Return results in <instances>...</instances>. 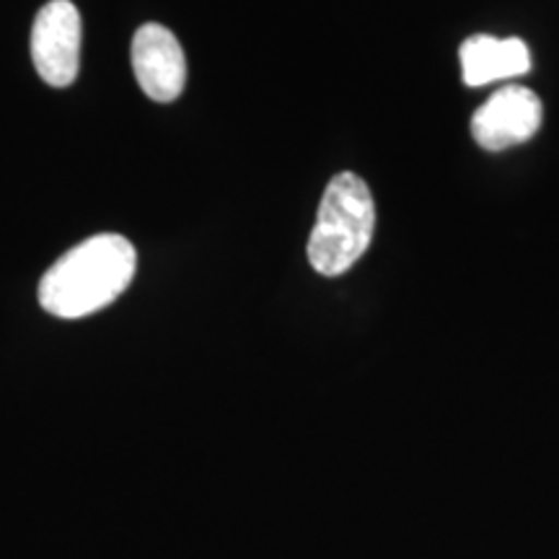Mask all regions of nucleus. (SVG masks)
Wrapping results in <instances>:
<instances>
[{"label":"nucleus","instance_id":"6","mask_svg":"<svg viewBox=\"0 0 559 559\" xmlns=\"http://www.w3.org/2000/svg\"><path fill=\"white\" fill-rule=\"evenodd\" d=\"M461 73L466 86H487V83L513 79L531 70V52L523 39H495L477 34L461 45Z\"/></svg>","mask_w":559,"mask_h":559},{"label":"nucleus","instance_id":"5","mask_svg":"<svg viewBox=\"0 0 559 559\" xmlns=\"http://www.w3.org/2000/svg\"><path fill=\"white\" fill-rule=\"evenodd\" d=\"M132 70L153 102L179 99L187 83V60L179 39L160 24H143L132 37Z\"/></svg>","mask_w":559,"mask_h":559},{"label":"nucleus","instance_id":"2","mask_svg":"<svg viewBox=\"0 0 559 559\" xmlns=\"http://www.w3.org/2000/svg\"><path fill=\"white\" fill-rule=\"evenodd\" d=\"M376 230L373 194L358 174H337L321 198L309 236V262L324 277H340L366 254Z\"/></svg>","mask_w":559,"mask_h":559},{"label":"nucleus","instance_id":"4","mask_svg":"<svg viewBox=\"0 0 559 559\" xmlns=\"http://www.w3.org/2000/svg\"><path fill=\"white\" fill-rule=\"evenodd\" d=\"M542 128V102L526 86L495 91L472 117V135L479 148L500 153L526 143Z\"/></svg>","mask_w":559,"mask_h":559},{"label":"nucleus","instance_id":"1","mask_svg":"<svg viewBox=\"0 0 559 559\" xmlns=\"http://www.w3.org/2000/svg\"><path fill=\"white\" fill-rule=\"evenodd\" d=\"M135 270L138 251L124 236H91L45 272L39 306L58 319L91 317L128 290Z\"/></svg>","mask_w":559,"mask_h":559},{"label":"nucleus","instance_id":"3","mask_svg":"<svg viewBox=\"0 0 559 559\" xmlns=\"http://www.w3.org/2000/svg\"><path fill=\"white\" fill-rule=\"evenodd\" d=\"M32 60L41 81L66 88L79 79L81 13L70 0L41 5L32 26Z\"/></svg>","mask_w":559,"mask_h":559}]
</instances>
